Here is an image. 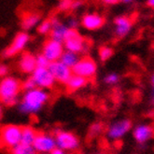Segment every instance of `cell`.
I'll list each match as a JSON object with an SVG mask.
<instances>
[{
  "label": "cell",
  "mask_w": 154,
  "mask_h": 154,
  "mask_svg": "<svg viewBox=\"0 0 154 154\" xmlns=\"http://www.w3.org/2000/svg\"><path fill=\"white\" fill-rule=\"evenodd\" d=\"M49 99V94L45 90L35 88L25 92L19 105V110L24 114L38 113Z\"/></svg>",
  "instance_id": "cell-1"
},
{
  "label": "cell",
  "mask_w": 154,
  "mask_h": 154,
  "mask_svg": "<svg viewBox=\"0 0 154 154\" xmlns=\"http://www.w3.org/2000/svg\"><path fill=\"white\" fill-rule=\"evenodd\" d=\"M22 90L19 80L12 77H6L0 81V101L7 106H12L18 102V95Z\"/></svg>",
  "instance_id": "cell-2"
},
{
  "label": "cell",
  "mask_w": 154,
  "mask_h": 154,
  "mask_svg": "<svg viewBox=\"0 0 154 154\" xmlns=\"http://www.w3.org/2000/svg\"><path fill=\"white\" fill-rule=\"evenodd\" d=\"M22 127L14 124L6 125L0 130V142L2 146L14 148L21 143Z\"/></svg>",
  "instance_id": "cell-3"
},
{
  "label": "cell",
  "mask_w": 154,
  "mask_h": 154,
  "mask_svg": "<svg viewBox=\"0 0 154 154\" xmlns=\"http://www.w3.org/2000/svg\"><path fill=\"white\" fill-rule=\"evenodd\" d=\"M56 148L63 151H75L79 147V140L74 134L67 131H57L54 135Z\"/></svg>",
  "instance_id": "cell-4"
},
{
  "label": "cell",
  "mask_w": 154,
  "mask_h": 154,
  "mask_svg": "<svg viewBox=\"0 0 154 154\" xmlns=\"http://www.w3.org/2000/svg\"><path fill=\"white\" fill-rule=\"evenodd\" d=\"M85 40L81 37L80 34L77 29H69L67 30L65 40H64V48L66 51L79 54L85 50Z\"/></svg>",
  "instance_id": "cell-5"
},
{
  "label": "cell",
  "mask_w": 154,
  "mask_h": 154,
  "mask_svg": "<svg viewBox=\"0 0 154 154\" xmlns=\"http://www.w3.org/2000/svg\"><path fill=\"white\" fill-rule=\"evenodd\" d=\"M72 74L84 78V79H91L93 78L97 70L96 63L91 59L90 57H84L79 59L77 64L71 68Z\"/></svg>",
  "instance_id": "cell-6"
},
{
  "label": "cell",
  "mask_w": 154,
  "mask_h": 154,
  "mask_svg": "<svg viewBox=\"0 0 154 154\" xmlns=\"http://www.w3.org/2000/svg\"><path fill=\"white\" fill-rule=\"evenodd\" d=\"M32 147L38 153L50 154L54 149H56V144L54 137L52 135L44 133H38Z\"/></svg>",
  "instance_id": "cell-7"
},
{
  "label": "cell",
  "mask_w": 154,
  "mask_h": 154,
  "mask_svg": "<svg viewBox=\"0 0 154 154\" xmlns=\"http://www.w3.org/2000/svg\"><path fill=\"white\" fill-rule=\"evenodd\" d=\"M30 37L29 35L25 32H21L16 35L14 38L12 43L8 46L4 51H3V56L5 58H11L15 56L16 54L21 52L29 42Z\"/></svg>",
  "instance_id": "cell-8"
},
{
  "label": "cell",
  "mask_w": 154,
  "mask_h": 154,
  "mask_svg": "<svg viewBox=\"0 0 154 154\" xmlns=\"http://www.w3.org/2000/svg\"><path fill=\"white\" fill-rule=\"evenodd\" d=\"M33 80L35 81L37 88L39 89H51L53 87L55 80L48 68H38L37 67L32 73Z\"/></svg>",
  "instance_id": "cell-9"
},
{
  "label": "cell",
  "mask_w": 154,
  "mask_h": 154,
  "mask_svg": "<svg viewBox=\"0 0 154 154\" xmlns=\"http://www.w3.org/2000/svg\"><path fill=\"white\" fill-rule=\"evenodd\" d=\"M48 69L52 75L54 80L64 84H66L70 79V77L73 75L71 68L63 65L60 61L51 63Z\"/></svg>",
  "instance_id": "cell-10"
},
{
  "label": "cell",
  "mask_w": 154,
  "mask_h": 154,
  "mask_svg": "<svg viewBox=\"0 0 154 154\" xmlns=\"http://www.w3.org/2000/svg\"><path fill=\"white\" fill-rule=\"evenodd\" d=\"M63 52H64V46H63V43L54 41L52 39L47 40L43 46L42 54L48 59V61L50 63L59 61Z\"/></svg>",
  "instance_id": "cell-11"
},
{
  "label": "cell",
  "mask_w": 154,
  "mask_h": 154,
  "mask_svg": "<svg viewBox=\"0 0 154 154\" xmlns=\"http://www.w3.org/2000/svg\"><path fill=\"white\" fill-rule=\"evenodd\" d=\"M132 128V122L129 120H121L112 123L107 130L108 137L112 140H119L127 134Z\"/></svg>",
  "instance_id": "cell-12"
},
{
  "label": "cell",
  "mask_w": 154,
  "mask_h": 154,
  "mask_svg": "<svg viewBox=\"0 0 154 154\" xmlns=\"http://www.w3.org/2000/svg\"><path fill=\"white\" fill-rule=\"evenodd\" d=\"M134 140L139 144H145L153 137V129L150 125L140 124L137 126L133 132Z\"/></svg>",
  "instance_id": "cell-13"
},
{
  "label": "cell",
  "mask_w": 154,
  "mask_h": 154,
  "mask_svg": "<svg viewBox=\"0 0 154 154\" xmlns=\"http://www.w3.org/2000/svg\"><path fill=\"white\" fill-rule=\"evenodd\" d=\"M51 39L63 43L65 40L66 34L68 30V27L65 24L61 23L56 18L51 20Z\"/></svg>",
  "instance_id": "cell-14"
},
{
  "label": "cell",
  "mask_w": 154,
  "mask_h": 154,
  "mask_svg": "<svg viewBox=\"0 0 154 154\" xmlns=\"http://www.w3.org/2000/svg\"><path fill=\"white\" fill-rule=\"evenodd\" d=\"M105 20L102 16L95 13L86 14L81 21V24L87 30H96L99 29L104 24Z\"/></svg>",
  "instance_id": "cell-15"
},
{
  "label": "cell",
  "mask_w": 154,
  "mask_h": 154,
  "mask_svg": "<svg viewBox=\"0 0 154 154\" xmlns=\"http://www.w3.org/2000/svg\"><path fill=\"white\" fill-rule=\"evenodd\" d=\"M132 28V22L128 17L120 16L115 19V33L119 38H123Z\"/></svg>",
  "instance_id": "cell-16"
},
{
  "label": "cell",
  "mask_w": 154,
  "mask_h": 154,
  "mask_svg": "<svg viewBox=\"0 0 154 154\" xmlns=\"http://www.w3.org/2000/svg\"><path fill=\"white\" fill-rule=\"evenodd\" d=\"M19 68L23 73L32 74L34 70L37 68L35 57L29 52H24L19 61Z\"/></svg>",
  "instance_id": "cell-17"
},
{
  "label": "cell",
  "mask_w": 154,
  "mask_h": 154,
  "mask_svg": "<svg viewBox=\"0 0 154 154\" xmlns=\"http://www.w3.org/2000/svg\"><path fill=\"white\" fill-rule=\"evenodd\" d=\"M37 132L31 126H24L22 127V134H21V143L25 146H32L33 142L37 135Z\"/></svg>",
  "instance_id": "cell-18"
},
{
  "label": "cell",
  "mask_w": 154,
  "mask_h": 154,
  "mask_svg": "<svg viewBox=\"0 0 154 154\" xmlns=\"http://www.w3.org/2000/svg\"><path fill=\"white\" fill-rule=\"evenodd\" d=\"M86 83H87L86 79L76 76V75H72L66 84L68 91H70V92H75V91H78L81 88H83L86 85Z\"/></svg>",
  "instance_id": "cell-19"
},
{
  "label": "cell",
  "mask_w": 154,
  "mask_h": 154,
  "mask_svg": "<svg viewBox=\"0 0 154 154\" xmlns=\"http://www.w3.org/2000/svg\"><path fill=\"white\" fill-rule=\"evenodd\" d=\"M40 20V15L38 13H27L23 16L22 26L24 30H30L35 26Z\"/></svg>",
  "instance_id": "cell-20"
},
{
  "label": "cell",
  "mask_w": 154,
  "mask_h": 154,
  "mask_svg": "<svg viewBox=\"0 0 154 154\" xmlns=\"http://www.w3.org/2000/svg\"><path fill=\"white\" fill-rule=\"evenodd\" d=\"M79 55L74 52H71L68 51H64L63 54L60 57V62L62 63L63 65H65L66 66L72 68L79 61Z\"/></svg>",
  "instance_id": "cell-21"
},
{
  "label": "cell",
  "mask_w": 154,
  "mask_h": 154,
  "mask_svg": "<svg viewBox=\"0 0 154 154\" xmlns=\"http://www.w3.org/2000/svg\"><path fill=\"white\" fill-rule=\"evenodd\" d=\"M11 154H38L32 146H25L23 144H19L18 146L11 149Z\"/></svg>",
  "instance_id": "cell-22"
},
{
  "label": "cell",
  "mask_w": 154,
  "mask_h": 154,
  "mask_svg": "<svg viewBox=\"0 0 154 154\" xmlns=\"http://www.w3.org/2000/svg\"><path fill=\"white\" fill-rule=\"evenodd\" d=\"M113 55V50L107 46L101 47L99 50V57L102 62H106L108 59H110L111 56Z\"/></svg>",
  "instance_id": "cell-23"
},
{
  "label": "cell",
  "mask_w": 154,
  "mask_h": 154,
  "mask_svg": "<svg viewBox=\"0 0 154 154\" xmlns=\"http://www.w3.org/2000/svg\"><path fill=\"white\" fill-rule=\"evenodd\" d=\"M51 20H46L42 22L38 27V33L42 34V35H47L49 33H51Z\"/></svg>",
  "instance_id": "cell-24"
},
{
  "label": "cell",
  "mask_w": 154,
  "mask_h": 154,
  "mask_svg": "<svg viewBox=\"0 0 154 154\" xmlns=\"http://www.w3.org/2000/svg\"><path fill=\"white\" fill-rule=\"evenodd\" d=\"M50 64L51 63L43 54H39V55L35 57V65H37V67L38 68H48Z\"/></svg>",
  "instance_id": "cell-25"
},
{
  "label": "cell",
  "mask_w": 154,
  "mask_h": 154,
  "mask_svg": "<svg viewBox=\"0 0 154 154\" xmlns=\"http://www.w3.org/2000/svg\"><path fill=\"white\" fill-rule=\"evenodd\" d=\"M103 131V125L99 122L94 123L90 128V134L94 137V135H97L99 134H101V132Z\"/></svg>",
  "instance_id": "cell-26"
},
{
  "label": "cell",
  "mask_w": 154,
  "mask_h": 154,
  "mask_svg": "<svg viewBox=\"0 0 154 154\" xmlns=\"http://www.w3.org/2000/svg\"><path fill=\"white\" fill-rule=\"evenodd\" d=\"M22 88L26 91V92H28V91H31V90H34L37 88V85H35V81L33 80L32 78H29V79H27L22 84Z\"/></svg>",
  "instance_id": "cell-27"
},
{
  "label": "cell",
  "mask_w": 154,
  "mask_h": 154,
  "mask_svg": "<svg viewBox=\"0 0 154 154\" xmlns=\"http://www.w3.org/2000/svg\"><path fill=\"white\" fill-rule=\"evenodd\" d=\"M120 79V77L116 73H110L105 78V82L107 84H116Z\"/></svg>",
  "instance_id": "cell-28"
},
{
  "label": "cell",
  "mask_w": 154,
  "mask_h": 154,
  "mask_svg": "<svg viewBox=\"0 0 154 154\" xmlns=\"http://www.w3.org/2000/svg\"><path fill=\"white\" fill-rule=\"evenodd\" d=\"M71 3L72 1H68V0H64V1H61L59 3L58 8L61 11H66L71 8Z\"/></svg>",
  "instance_id": "cell-29"
},
{
  "label": "cell",
  "mask_w": 154,
  "mask_h": 154,
  "mask_svg": "<svg viewBox=\"0 0 154 154\" xmlns=\"http://www.w3.org/2000/svg\"><path fill=\"white\" fill-rule=\"evenodd\" d=\"M8 73V67L6 65H0V78H6Z\"/></svg>",
  "instance_id": "cell-30"
},
{
  "label": "cell",
  "mask_w": 154,
  "mask_h": 154,
  "mask_svg": "<svg viewBox=\"0 0 154 154\" xmlns=\"http://www.w3.org/2000/svg\"><path fill=\"white\" fill-rule=\"evenodd\" d=\"M78 25H79V23L76 19H71L69 21V23H68L69 29H77Z\"/></svg>",
  "instance_id": "cell-31"
},
{
  "label": "cell",
  "mask_w": 154,
  "mask_h": 154,
  "mask_svg": "<svg viewBox=\"0 0 154 154\" xmlns=\"http://www.w3.org/2000/svg\"><path fill=\"white\" fill-rule=\"evenodd\" d=\"M81 5H82V2L81 1H74L71 3V10H76V8H79Z\"/></svg>",
  "instance_id": "cell-32"
},
{
  "label": "cell",
  "mask_w": 154,
  "mask_h": 154,
  "mask_svg": "<svg viewBox=\"0 0 154 154\" xmlns=\"http://www.w3.org/2000/svg\"><path fill=\"white\" fill-rule=\"evenodd\" d=\"M50 154H66V152L65 151H63L62 149H54Z\"/></svg>",
  "instance_id": "cell-33"
},
{
  "label": "cell",
  "mask_w": 154,
  "mask_h": 154,
  "mask_svg": "<svg viewBox=\"0 0 154 154\" xmlns=\"http://www.w3.org/2000/svg\"><path fill=\"white\" fill-rule=\"evenodd\" d=\"M104 3L105 4H117V3H119V1H118V0H105Z\"/></svg>",
  "instance_id": "cell-34"
},
{
  "label": "cell",
  "mask_w": 154,
  "mask_h": 154,
  "mask_svg": "<svg viewBox=\"0 0 154 154\" xmlns=\"http://www.w3.org/2000/svg\"><path fill=\"white\" fill-rule=\"evenodd\" d=\"M147 4H148L149 7H151V8L154 7V1H153V0H149V1L147 2Z\"/></svg>",
  "instance_id": "cell-35"
},
{
  "label": "cell",
  "mask_w": 154,
  "mask_h": 154,
  "mask_svg": "<svg viewBox=\"0 0 154 154\" xmlns=\"http://www.w3.org/2000/svg\"><path fill=\"white\" fill-rule=\"evenodd\" d=\"M2 116H3V108H2L1 104H0V120L2 119Z\"/></svg>",
  "instance_id": "cell-36"
},
{
  "label": "cell",
  "mask_w": 154,
  "mask_h": 154,
  "mask_svg": "<svg viewBox=\"0 0 154 154\" xmlns=\"http://www.w3.org/2000/svg\"><path fill=\"white\" fill-rule=\"evenodd\" d=\"M94 154H101V153H94Z\"/></svg>",
  "instance_id": "cell-37"
},
{
  "label": "cell",
  "mask_w": 154,
  "mask_h": 154,
  "mask_svg": "<svg viewBox=\"0 0 154 154\" xmlns=\"http://www.w3.org/2000/svg\"><path fill=\"white\" fill-rule=\"evenodd\" d=\"M71 154H76V153H71Z\"/></svg>",
  "instance_id": "cell-38"
}]
</instances>
